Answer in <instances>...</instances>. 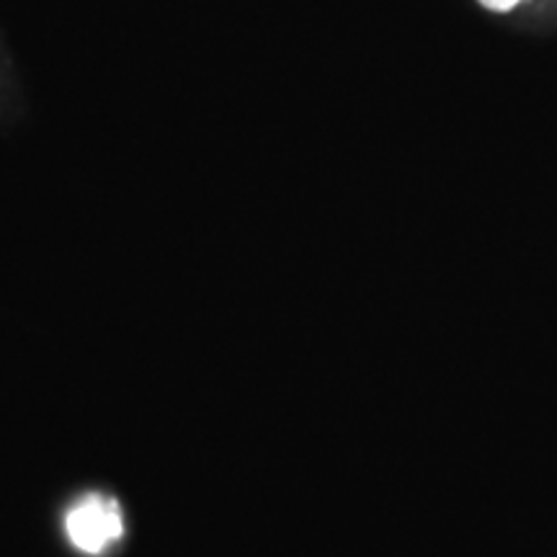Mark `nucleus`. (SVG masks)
Returning a JSON list of instances; mask_svg holds the SVG:
<instances>
[{"instance_id": "1", "label": "nucleus", "mask_w": 557, "mask_h": 557, "mask_svg": "<svg viewBox=\"0 0 557 557\" xmlns=\"http://www.w3.org/2000/svg\"><path fill=\"white\" fill-rule=\"evenodd\" d=\"M67 534L73 545L88 555H99L122 537V511L107 496H86L67 513Z\"/></svg>"}, {"instance_id": "2", "label": "nucleus", "mask_w": 557, "mask_h": 557, "mask_svg": "<svg viewBox=\"0 0 557 557\" xmlns=\"http://www.w3.org/2000/svg\"><path fill=\"white\" fill-rule=\"evenodd\" d=\"M480 3L491 11H508V9H513L517 3H521V0H480Z\"/></svg>"}]
</instances>
